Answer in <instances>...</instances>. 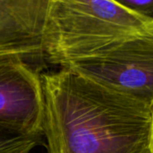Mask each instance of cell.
<instances>
[{
	"label": "cell",
	"mask_w": 153,
	"mask_h": 153,
	"mask_svg": "<svg viewBox=\"0 0 153 153\" xmlns=\"http://www.w3.org/2000/svg\"><path fill=\"white\" fill-rule=\"evenodd\" d=\"M42 81L47 153H153L150 104L64 68Z\"/></svg>",
	"instance_id": "cell-1"
},
{
	"label": "cell",
	"mask_w": 153,
	"mask_h": 153,
	"mask_svg": "<svg viewBox=\"0 0 153 153\" xmlns=\"http://www.w3.org/2000/svg\"><path fill=\"white\" fill-rule=\"evenodd\" d=\"M143 33H153V21L114 0H53L44 31L45 61L61 67Z\"/></svg>",
	"instance_id": "cell-2"
},
{
	"label": "cell",
	"mask_w": 153,
	"mask_h": 153,
	"mask_svg": "<svg viewBox=\"0 0 153 153\" xmlns=\"http://www.w3.org/2000/svg\"><path fill=\"white\" fill-rule=\"evenodd\" d=\"M59 68L148 104L153 102V33L133 36L99 54Z\"/></svg>",
	"instance_id": "cell-3"
},
{
	"label": "cell",
	"mask_w": 153,
	"mask_h": 153,
	"mask_svg": "<svg viewBox=\"0 0 153 153\" xmlns=\"http://www.w3.org/2000/svg\"><path fill=\"white\" fill-rule=\"evenodd\" d=\"M42 71L21 59L0 58V125L42 135Z\"/></svg>",
	"instance_id": "cell-4"
},
{
	"label": "cell",
	"mask_w": 153,
	"mask_h": 153,
	"mask_svg": "<svg viewBox=\"0 0 153 153\" xmlns=\"http://www.w3.org/2000/svg\"><path fill=\"white\" fill-rule=\"evenodd\" d=\"M53 0H0V58L45 67L44 31Z\"/></svg>",
	"instance_id": "cell-5"
},
{
	"label": "cell",
	"mask_w": 153,
	"mask_h": 153,
	"mask_svg": "<svg viewBox=\"0 0 153 153\" xmlns=\"http://www.w3.org/2000/svg\"><path fill=\"white\" fill-rule=\"evenodd\" d=\"M42 137L0 125V153H31L42 142Z\"/></svg>",
	"instance_id": "cell-6"
},
{
	"label": "cell",
	"mask_w": 153,
	"mask_h": 153,
	"mask_svg": "<svg viewBox=\"0 0 153 153\" xmlns=\"http://www.w3.org/2000/svg\"><path fill=\"white\" fill-rule=\"evenodd\" d=\"M127 9L153 21V0H114Z\"/></svg>",
	"instance_id": "cell-7"
},
{
	"label": "cell",
	"mask_w": 153,
	"mask_h": 153,
	"mask_svg": "<svg viewBox=\"0 0 153 153\" xmlns=\"http://www.w3.org/2000/svg\"><path fill=\"white\" fill-rule=\"evenodd\" d=\"M151 110H152V121H151V148L153 151V102L151 104Z\"/></svg>",
	"instance_id": "cell-8"
}]
</instances>
